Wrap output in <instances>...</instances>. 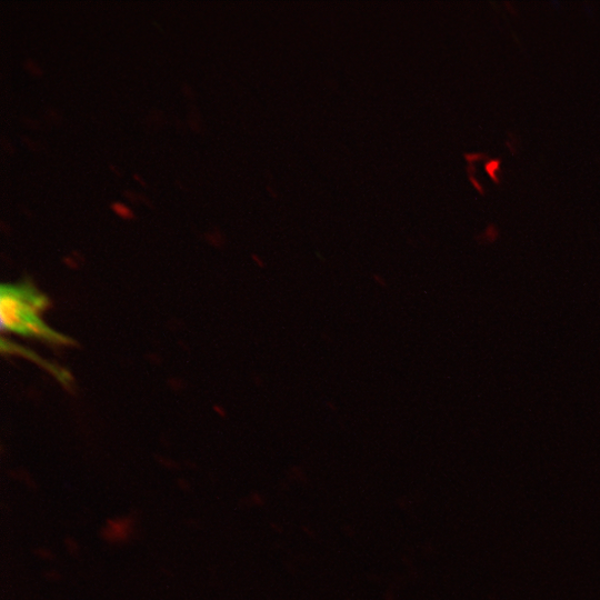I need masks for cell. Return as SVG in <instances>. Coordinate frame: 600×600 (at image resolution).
I'll return each mask as SVG.
<instances>
[{"instance_id":"6da1fadb","label":"cell","mask_w":600,"mask_h":600,"mask_svg":"<svg viewBox=\"0 0 600 600\" xmlns=\"http://www.w3.org/2000/svg\"><path fill=\"white\" fill-rule=\"evenodd\" d=\"M44 304L46 298L29 286H2L1 328L24 336L62 341L61 336L47 327L38 314Z\"/></svg>"},{"instance_id":"7a4b0ae2","label":"cell","mask_w":600,"mask_h":600,"mask_svg":"<svg viewBox=\"0 0 600 600\" xmlns=\"http://www.w3.org/2000/svg\"><path fill=\"white\" fill-rule=\"evenodd\" d=\"M137 532L136 518L131 514L107 519L100 529V537L109 544L120 546L129 542Z\"/></svg>"},{"instance_id":"3957f363","label":"cell","mask_w":600,"mask_h":600,"mask_svg":"<svg viewBox=\"0 0 600 600\" xmlns=\"http://www.w3.org/2000/svg\"><path fill=\"white\" fill-rule=\"evenodd\" d=\"M64 547L67 551L72 556L78 554L79 549H80L79 543L72 537H67L64 539Z\"/></svg>"},{"instance_id":"277c9868","label":"cell","mask_w":600,"mask_h":600,"mask_svg":"<svg viewBox=\"0 0 600 600\" xmlns=\"http://www.w3.org/2000/svg\"><path fill=\"white\" fill-rule=\"evenodd\" d=\"M34 553L41 560L50 561L54 558L53 552L47 547H40L34 550Z\"/></svg>"},{"instance_id":"5b68a950","label":"cell","mask_w":600,"mask_h":600,"mask_svg":"<svg viewBox=\"0 0 600 600\" xmlns=\"http://www.w3.org/2000/svg\"><path fill=\"white\" fill-rule=\"evenodd\" d=\"M112 209H113L118 214H120V216H122V217H126V218L132 217L131 211H130L126 206H123L122 203H119V202L112 203Z\"/></svg>"},{"instance_id":"8992f818","label":"cell","mask_w":600,"mask_h":600,"mask_svg":"<svg viewBox=\"0 0 600 600\" xmlns=\"http://www.w3.org/2000/svg\"><path fill=\"white\" fill-rule=\"evenodd\" d=\"M46 578L50 581H57L60 579V574L56 570H49L46 572Z\"/></svg>"}]
</instances>
